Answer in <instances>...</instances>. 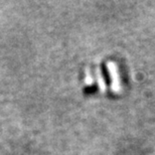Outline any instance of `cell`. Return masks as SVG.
I'll return each mask as SVG.
<instances>
[{
    "mask_svg": "<svg viewBox=\"0 0 155 155\" xmlns=\"http://www.w3.org/2000/svg\"><path fill=\"white\" fill-rule=\"evenodd\" d=\"M102 75L104 77V80H105V83H106L107 86H110L111 85V77H110V74H109V71H108L107 67L105 66L103 64H102Z\"/></svg>",
    "mask_w": 155,
    "mask_h": 155,
    "instance_id": "cell-1",
    "label": "cell"
}]
</instances>
